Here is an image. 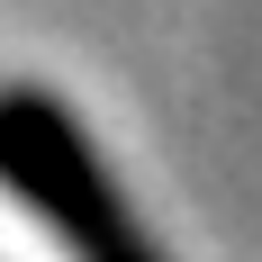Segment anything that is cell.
I'll return each mask as SVG.
<instances>
[{"label":"cell","mask_w":262,"mask_h":262,"mask_svg":"<svg viewBox=\"0 0 262 262\" xmlns=\"http://www.w3.org/2000/svg\"><path fill=\"white\" fill-rule=\"evenodd\" d=\"M0 181L18 190V199L46 217L81 262H154L145 244H136L127 208L100 190V172H91V154H81V136L63 127V108L27 100V91L0 100Z\"/></svg>","instance_id":"cell-1"}]
</instances>
